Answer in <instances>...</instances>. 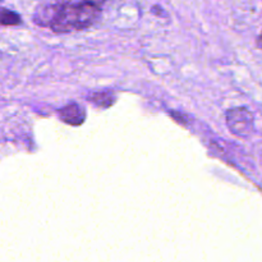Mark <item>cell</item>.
Wrapping results in <instances>:
<instances>
[{
  "mask_svg": "<svg viewBox=\"0 0 262 262\" xmlns=\"http://www.w3.org/2000/svg\"><path fill=\"white\" fill-rule=\"evenodd\" d=\"M101 17V9L96 5L81 2H67L63 4L50 5L42 13L38 25L49 26L55 33H67L84 30L95 25Z\"/></svg>",
  "mask_w": 262,
  "mask_h": 262,
  "instance_id": "1",
  "label": "cell"
},
{
  "mask_svg": "<svg viewBox=\"0 0 262 262\" xmlns=\"http://www.w3.org/2000/svg\"><path fill=\"white\" fill-rule=\"evenodd\" d=\"M227 125L237 137L247 138L253 132V115L247 107H233L225 114Z\"/></svg>",
  "mask_w": 262,
  "mask_h": 262,
  "instance_id": "2",
  "label": "cell"
},
{
  "mask_svg": "<svg viewBox=\"0 0 262 262\" xmlns=\"http://www.w3.org/2000/svg\"><path fill=\"white\" fill-rule=\"evenodd\" d=\"M59 117L67 124L81 125L86 119V112L78 104H69L59 110Z\"/></svg>",
  "mask_w": 262,
  "mask_h": 262,
  "instance_id": "3",
  "label": "cell"
},
{
  "mask_svg": "<svg viewBox=\"0 0 262 262\" xmlns=\"http://www.w3.org/2000/svg\"><path fill=\"white\" fill-rule=\"evenodd\" d=\"M114 100H115L114 95H113L110 91L95 92V94L90 95L89 96V101H91L92 104L96 105L97 107H104V109L112 106Z\"/></svg>",
  "mask_w": 262,
  "mask_h": 262,
  "instance_id": "4",
  "label": "cell"
},
{
  "mask_svg": "<svg viewBox=\"0 0 262 262\" xmlns=\"http://www.w3.org/2000/svg\"><path fill=\"white\" fill-rule=\"evenodd\" d=\"M22 22L19 14L5 8H0V25L2 26H17Z\"/></svg>",
  "mask_w": 262,
  "mask_h": 262,
  "instance_id": "5",
  "label": "cell"
},
{
  "mask_svg": "<svg viewBox=\"0 0 262 262\" xmlns=\"http://www.w3.org/2000/svg\"><path fill=\"white\" fill-rule=\"evenodd\" d=\"M84 2L90 3V4H92V5H96V7H99V8H101L102 5H104L105 3L109 2V0H84Z\"/></svg>",
  "mask_w": 262,
  "mask_h": 262,
  "instance_id": "6",
  "label": "cell"
},
{
  "mask_svg": "<svg viewBox=\"0 0 262 262\" xmlns=\"http://www.w3.org/2000/svg\"><path fill=\"white\" fill-rule=\"evenodd\" d=\"M256 43H257L258 48L262 49V32L260 33V36H258V37H257V42H256Z\"/></svg>",
  "mask_w": 262,
  "mask_h": 262,
  "instance_id": "7",
  "label": "cell"
},
{
  "mask_svg": "<svg viewBox=\"0 0 262 262\" xmlns=\"http://www.w3.org/2000/svg\"><path fill=\"white\" fill-rule=\"evenodd\" d=\"M0 2H3V0H0Z\"/></svg>",
  "mask_w": 262,
  "mask_h": 262,
  "instance_id": "8",
  "label": "cell"
}]
</instances>
